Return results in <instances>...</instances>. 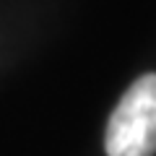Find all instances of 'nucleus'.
I'll return each instance as SVG.
<instances>
[{
    "mask_svg": "<svg viewBox=\"0 0 156 156\" xmlns=\"http://www.w3.org/2000/svg\"><path fill=\"white\" fill-rule=\"evenodd\" d=\"M107 156L156 154V73L140 76L115 107L104 135Z\"/></svg>",
    "mask_w": 156,
    "mask_h": 156,
    "instance_id": "1",
    "label": "nucleus"
}]
</instances>
